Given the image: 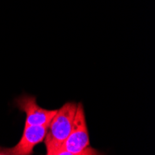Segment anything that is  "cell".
<instances>
[{
	"label": "cell",
	"mask_w": 155,
	"mask_h": 155,
	"mask_svg": "<svg viewBox=\"0 0 155 155\" xmlns=\"http://www.w3.org/2000/svg\"><path fill=\"white\" fill-rule=\"evenodd\" d=\"M76 108L77 103L66 102L58 109L57 114L50 121L44 139L48 155H56L61 150L65 140L72 131Z\"/></svg>",
	"instance_id": "6da1fadb"
},
{
	"label": "cell",
	"mask_w": 155,
	"mask_h": 155,
	"mask_svg": "<svg viewBox=\"0 0 155 155\" xmlns=\"http://www.w3.org/2000/svg\"><path fill=\"white\" fill-rule=\"evenodd\" d=\"M101 154L93 149L89 141L88 128L84 114V105L82 102L77 103L76 112L74 120L72 131L61 150L56 155H97Z\"/></svg>",
	"instance_id": "7a4b0ae2"
},
{
	"label": "cell",
	"mask_w": 155,
	"mask_h": 155,
	"mask_svg": "<svg viewBox=\"0 0 155 155\" xmlns=\"http://www.w3.org/2000/svg\"><path fill=\"white\" fill-rule=\"evenodd\" d=\"M14 105L25 114L26 125H48L58 111V109L47 110L40 107L36 102V97L27 94L15 98Z\"/></svg>",
	"instance_id": "3957f363"
},
{
	"label": "cell",
	"mask_w": 155,
	"mask_h": 155,
	"mask_svg": "<svg viewBox=\"0 0 155 155\" xmlns=\"http://www.w3.org/2000/svg\"><path fill=\"white\" fill-rule=\"evenodd\" d=\"M48 125H26L19 142L12 148H0L1 155H31L36 145L44 141Z\"/></svg>",
	"instance_id": "277c9868"
},
{
	"label": "cell",
	"mask_w": 155,
	"mask_h": 155,
	"mask_svg": "<svg viewBox=\"0 0 155 155\" xmlns=\"http://www.w3.org/2000/svg\"><path fill=\"white\" fill-rule=\"evenodd\" d=\"M0 155H1V153H0Z\"/></svg>",
	"instance_id": "5b68a950"
}]
</instances>
